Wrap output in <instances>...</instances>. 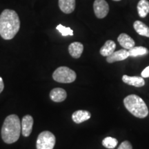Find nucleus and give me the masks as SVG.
I'll return each mask as SVG.
<instances>
[{"label": "nucleus", "mask_w": 149, "mask_h": 149, "mask_svg": "<svg viewBox=\"0 0 149 149\" xmlns=\"http://www.w3.org/2000/svg\"><path fill=\"white\" fill-rule=\"evenodd\" d=\"M20 29V19L16 11L5 9L0 15V36L3 40L13 39Z\"/></svg>", "instance_id": "f257e3e1"}, {"label": "nucleus", "mask_w": 149, "mask_h": 149, "mask_svg": "<svg viewBox=\"0 0 149 149\" xmlns=\"http://www.w3.org/2000/svg\"><path fill=\"white\" fill-rule=\"evenodd\" d=\"M22 131V124L16 115H10L5 119L1 128V138L6 144H13L18 140Z\"/></svg>", "instance_id": "f03ea898"}, {"label": "nucleus", "mask_w": 149, "mask_h": 149, "mask_svg": "<svg viewBox=\"0 0 149 149\" xmlns=\"http://www.w3.org/2000/svg\"><path fill=\"white\" fill-rule=\"evenodd\" d=\"M126 109L138 118H145L148 114V110L144 100L136 95H130L124 100Z\"/></svg>", "instance_id": "7ed1b4c3"}, {"label": "nucleus", "mask_w": 149, "mask_h": 149, "mask_svg": "<svg viewBox=\"0 0 149 149\" xmlns=\"http://www.w3.org/2000/svg\"><path fill=\"white\" fill-rule=\"evenodd\" d=\"M76 77L75 72L66 66L59 67L53 73V79L59 83H72L76 79Z\"/></svg>", "instance_id": "20e7f679"}, {"label": "nucleus", "mask_w": 149, "mask_h": 149, "mask_svg": "<svg viewBox=\"0 0 149 149\" xmlns=\"http://www.w3.org/2000/svg\"><path fill=\"white\" fill-rule=\"evenodd\" d=\"M55 136L51 132L43 131L39 135L36 142L37 149H53L55 145Z\"/></svg>", "instance_id": "39448f33"}, {"label": "nucleus", "mask_w": 149, "mask_h": 149, "mask_svg": "<svg viewBox=\"0 0 149 149\" xmlns=\"http://www.w3.org/2000/svg\"><path fill=\"white\" fill-rule=\"evenodd\" d=\"M93 9L97 17L103 19L109 12V3L106 0H95L93 3Z\"/></svg>", "instance_id": "423d86ee"}, {"label": "nucleus", "mask_w": 149, "mask_h": 149, "mask_svg": "<svg viewBox=\"0 0 149 149\" xmlns=\"http://www.w3.org/2000/svg\"><path fill=\"white\" fill-rule=\"evenodd\" d=\"M33 118L31 115H26L22 120V134L24 137H29L32 133Z\"/></svg>", "instance_id": "0eeeda50"}, {"label": "nucleus", "mask_w": 149, "mask_h": 149, "mask_svg": "<svg viewBox=\"0 0 149 149\" xmlns=\"http://www.w3.org/2000/svg\"><path fill=\"white\" fill-rule=\"evenodd\" d=\"M128 57H129L128 51L126 49H122L117 51H114L111 55L108 56L107 61V62L111 64V63L116 62V61L124 60V59H127Z\"/></svg>", "instance_id": "6e6552de"}, {"label": "nucleus", "mask_w": 149, "mask_h": 149, "mask_svg": "<svg viewBox=\"0 0 149 149\" xmlns=\"http://www.w3.org/2000/svg\"><path fill=\"white\" fill-rule=\"evenodd\" d=\"M122 81L128 85L133 86L135 87L144 86L145 84V81L144 78L142 77H138V76L130 77V76L124 74L122 77Z\"/></svg>", "instance_id": "1a4fd4ad"}, {"label": "nucleus", "mask_w": 149, "mask_h": 149, "mask_svg": "<svg viewBox=\"0 0 149 149\" xmlns=\"http://www.w3.org/2000/svg\"><path fill=\"white\" fill-rule=\"evenodd\" d=\"M67 97L66 91L61 88H55L50 93V98L55 102H62Z\"/></svg>", "instance_id": "9d476101"}, {"label": "nucleus", "mask_w": 149, "mask_h": 149, "mask_svg": "<svg viewBox=\"0 0 149 149\" xmlns=\"http://www.w3.org/2000/svg\"><path fill=\"white\" fill-rule=\"evenodd\" d=\"M91 114L90 112L84 110H79L74 111L72 115V120L76 124H81L91 118Z\"/></svg>", "instance_id": "9b49d317"}, {"label": "nucleus", "mask_w": 149, "mask_h": 149, "mask_svg": "<svg viewBox=\"0 0 149 149\" xmlns=\"http://www.w3.org/2000/svg\"><path fill=\"white\" fill-rule=\"evenodd\" d=\"M117 41H118L120 46H122L124 49L126 50H129L134 47L135 44L133 39L126 33H122L119 35Z\"/></svg>", "instance_id": "f8f14e48"}, {"label": "nucleus", "mask_w": 149, "mask_h": 149, "mask_svg": "<svg viewBox=\"0 0 149 149\" xmlns=\"http://www.w3.org/2000/svg\"><path fill=\"white\" fill-rule=\"evenodd\" d=\"M58 3L60 10L66 14L71 13L75 8V0H59Z\"/></svg>", "instance_id": "ddd939ff"}, {"label": "nucleus", "mask_w": 149, "mask_h": 149, "mask_svg": "<svg viewBox=\"0 0 149 149\" xmlns=\"http://www.w3.org/2000/svg\"><path fill=\"white\" fill-rule=\"evenodd\" d=\"M84 51V46L81 43L75 42L70 44L68 46V52L72 57L78 59L81 57Z\"/></svg>", "instance_id": "4468645a"}, {"label": "nucleus", "mask_w": 149, "mask_h": 149, "mask_svg": "<svg viewBox=\"0 0 149 149\" xmlns=\"http://www.w3.org/2000/svg\"><path fill=\"white\" fill-rule=\"evenodd\" d=\"M116 48V44L113 40H108L105 42L104 46L100 48V53L104 57L111 55Z\"/></svg>", "instance_id": "2eb2a0df"}, {"label": "nucleus", "mask_w": 149, "mask_h": 149, "mask_svg": "<svg viewBox=\"0 0 149 149\" xmlns=\"http://www.w3.org/2000/svg\"><path fill=\"white\" fill-rule=\"evenodd\" d=\"M134 29L141 36L149 37V27L144 22L141 21H135L133 24Z\"/></svg>", "instance_id": "dca6fc26"}, {"label": "nucleus", "mask_w": 149, "mask_h": 149, "mask_svg": "<svg viewBox=\"0 0 149 149\" xmlns=\"http://www.w3.org/2000/svg\"><path fill=\"white\" fill-rule=\"evenodd\" d=\"M137 11L140 17H146L149 13V1L148 0H140L137 6Z\"/></svg>", "instance_id": "f3484780"}, {"label": "nucleus", "mask_w": 149, "mask_h": 149, "mask_svg": "<svg viewBox=\"0 0 149 149\" xmlns=\"http://www.w3.org/2000/svg\"><path fill=\"white\" fill-rule=\"evenodd\" d=\"M149 51L144 46H134L132 48L128 50L129 57H136L138 56L146 55L148 54Z\"/></svg>", "instance_id": "a211bd4d"}, {"label": "nucleus", "mask_w": 149, "mask_h": 149, "mask_svg": "<svg viewBox=\"0 0 149 149\" xmlns=\"http://www.w3.org/2000/svg\"><path fill=\"white\" fill-rule=\"evenodd\" d=\"M118 144L117 139L111 137H107L102 141V145L107 148L113 149L115 148Z\"/></svg>", "instance_id": "6ab92c4d"}, {"label": "nucleus", "mask_w": 149, "mask_h": 149, "mask_svg": "<svg viewBox=\"0 0 149 149\" xmlns=\"http://www.w3.org/2000/svg\"><path fill=\"white\" fill-rule=\"evenodd\" d=\"M56 29L61 33L62 36L65 37L68 36V35L72 36V35H73V31H72L70 28L65 27L63 25H61V24H59V25L56 27Z\"/></svg>", "instance_id": "aec40b11"}, {"label": "nucleus", "mask_w": 149, "mask_h": 149, "mask_svg": "<svg viewBox=\"0 0 149 149\" xmlns=\"http://www.w3.org/2000/svg\"><path fill=\"white\" fill-rule=\"evenodd\" d=\"M117 149H133L132 145L128 141H123Z\"/></svg>", "instance_id": "412c9836"}, {"label": "nucleus", "mask_w": 149, "mask_h": 149, "mask_svg": "<svg viewBox=\"0 0 149 149\" xmlns=\"http://www.w3.org/2000/svg\"><path fill=\"white\" fill-rule=\"evenodd\" d=\"M141 77L143 78H147L149 77V66H147L146 68H145L144 70L141 72Z\"/></svg>", "instance_id": "4be33fe9"}, {"label": "nucleus", "mask_w": 149, "mask_h": 149, "mask_svg": "<svg viewBox=\"0 0 149 149\" xmlns=\"http://www.w3.org/2000/svg\"><path fill=\"white\" fill-rule=\"evenodd\" d=\"M3 89H4V83H3L2 78L0 77V93L2 92Z\"/></svg>", "instance_id": "5701e85b"}, {"label": "nucleus", "mask_w": 149, "mask_h": 149, "mask_svg": "<svg viewBox=\"0 0 149 149\" xmlns=\"http://www.w3.org/2000/svg\"><path fill=\"white\" fill-rule=\"evenodd\" d=\"M113 1H121V0H113Z\"/></svg>", "instance_id": "b1692460"}]
</instances>
